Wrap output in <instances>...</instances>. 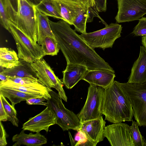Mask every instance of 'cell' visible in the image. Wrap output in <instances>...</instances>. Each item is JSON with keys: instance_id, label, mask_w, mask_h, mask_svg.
Masks as SVG:
<instances>
[{"instance_id": "obj_1", "label": "cell", "mask_w": 146, "mask_h": 146, "mask_svg": "<svg viewBox=\"0 0 146 146\" xmlns=\"http://www.w3.org/2000/svg\"><path fill=\"white\" fill-rule=\"evenodd\" d=\"M54 37L67 63L80 64L88 70H104L115 73L113 68L88 45L66 21L49 19Z\"/></svg>"}, {"instance_id": "obj_2", "label": "cell", "mask_w": 146, "mask_h": 146, "mask_svg": "<svg viewBox=\"0 0 146 146\" xmlns=\"http://www.w3.org/2000/svg\"><path fill=\"white\" fill-rule=\"evenodd\" d=\"M101 112L105 120L113 123L133 121L132 105L119 82L114 81L105 88Z\"/></svg>"}, {"instance_id": "obj_3", "label": "cell", "mask_w": 146, "mask_h": 146, "mask_svg": "<svg viewBox=\"0 0 146 146\" xmlns=\"http://www.w3.org/2000/svg\"><path fill=\"white\" fill-rule=\"evenodd\" d=\"M119 84L132 105L139 126L146 127V82L141 84L119 82Z\"/></svg>"}, {"instance_id": "obj_4", "label": "cell", "mask_w": 146, "mask_h": 146, "mask_svg": "<svg viewBox=\"0 0 146 146\" xmlns=\"http://www.w3.org/2000/svg\"><path fill=\"white\" fill-rule=\"evenodd\" d=\"M8 30L14 38L19 59L31 63L45 56L41 45L33 43L29 39L10 21Z\"/></svg>"}, {"instance_id": "obj_5", "label": "cell", "mask_w": 146, "mask_h": 146, "mask_svg": "<svg viewBox=\"0 0 146 146\" xmlns=\"http://www.w3.org/2000/svg\"><path fill=\"white\" fill-rule=\"evenodd\" d=\"M51 98L47 100V106L54 113L57 118V123L63 131L72 129L77 131L81 122L73 111L66 109L58 94L51 89L49 90Z\"/></svg>"}, {"instance_id": "obj_6", "label": "cell", "mask_w": 146, "mask_h": 146, "mask_svg": "<svg viewBox=\"0 0 146 146\" xmlns=\"http://www.w3.org/2000/svg\"><path fill=\"white\" fill-rule=\"evenodd\" d=\"M121 25L111 23L101 29L93 32L81 34L83 39L90 47L102 48H112L115 40L121 37Z\"/></svg>"}, {"instance_id": "obj_7", "label": "cell", "mask_w": 146, "mask_h": 146, "mask_svg": "<svg viewBox=\"0 0 146 146\" xmlns=\"http://www.w3.org/2000/svg\"><path fill=\"white\" fill-rule=\"evenodd\" d=\"M34 6L27 0H18L17 15L13 24L36 44L37 40Z\"/></svg>"}, {"instance_id": "obj_8", "label": "cell", "mask_w": 146, "mask_h": 146, "mask_svg": "<svg viewBox=\"0 0 146 146\" xmlns=\"http://www.w3.org/2000/svg\"><path fill=\"white\" fill-rule=\"evenodd\" d=\"M104 91L105 88L101 86L90 84L85 104L77 115L81 123L102 116L101 109Z\"/></svg>"}, {"instance_id": "obj_9", "label": "cell", "mask_w": 146, "mask_h": 146, "mask_svg": "<svg viewBox=\"0 0 146 146\" xmlns=\"http://www.w3.org/2000/svg\"><path fill=\"white\" fill-rule=\"evenodd\" d=\"M31 64L36 72L37 78L42 84L49 88L55 89L61 98L67 102V98L63 88L62 82L46 61L42 58Z\"/></svg>"}, {"instance_id": "obj_10", "label": "cell", "mask_w": 146, "mask_h": 146, "mask_svg": "<svg viewBox=\"0 0 146 146\" xmlns=\"http://www.w3.org/2000/svg\"><path fill=\"white\" fill-rule=\"evenodd\" d=\"M117 23L139 20L146 14V0H117Z\"/></svg>"}, {"instance_id": "obj_11", "label": "cell", "mask_w": 146, "mask_h": 146, "mask_svg": "<svg viewBox=\"0 0 146 146\" xmlns=\"http://www.w3.org/2000/svg\"><path fill=\"white\" fill-rule=\"evenodd\" d=\"M104 136L112 146H135L130 126L126 123H115L107 125Z\"/></svg>"}, {"instance_id": "obj_12", "label": "cell", "mask_w": 146, "mask_h": 146, "mask_svg": "<svg viewBox=\"0 0 146 146\" xmlns=\"http://www.w3.org/2000/svg\"><path fill=\"white\" fill-rule=\"evenodd\" d=\"M57 120L54 112L46 106L40 113L24 123L22 129L36 133L44 130L47 133L50 126L56 124Z\"/></svg>"}, {"instance_id": "obj_13", "label": "cell", "mask_w": 146, "mask_h": 146, "mask_svg": "<svg viewBox=\"0 0 146 146\" xmlns=\"http://www.w3.org/2000/svg\"><path fill=\"white\" fill-rule=\"evenodd\" d=\"M106 123L102 116L97 119L81 123L80 126L77 131L80 130L83 133L88 139L96 146L105 137L104 131Z\"/></svg>"}, {"instance_id": "obj_14", "label": "cell", "mask_w": 146, "mask_h": 146, "mask_svg": "<svg viewBox=\"0 0 146 146\" xmlns=\"http://www.w3.org/2000/svg\"><path fill=\"white\" fill-rule=\"evenodd\" d=\"M63 20L73 25L77 15L87 8L83 3L76 0H53Z\"/></svg>"}, {"instance_id": "obj_15", "label": "cell", "mask_w": 146, "mask_h": 146, "mask_svg": "<svg viewBox=\"0 0 146 146\" xmlns=\"http://www.w3.org/2000/svg\"><path fill=\"white\" fill-rule=\"evenodd\" d=\"M0 86L19 91L34 95L37 98H43L46 100L51 98L50 90L43 84L35 85L23 86L7 80L0 82Z\"/></svg>"}, {"instance_id": "obj_16", "label": "cell", "mask_w": 146, "mask_h": 146, "mask_svg": "<svg viewBox=\"0 0 146 146\" xmlns=\"http://www.w3.org/2000/svg\"><path fill=\"white\" fill-rule=\"evenodd\" d=\"M87 67L83 65L67 63L63 71V84L68 89L72 88L82 78L87 71Z\"/></svg>"}, {"instance_id": "obj_17", "label": "cell", "mask_w": 146, "mask_h": 146, "mask_svg": "<svg viewBox=\"0 0 146 146\" xmlns=\"http://www.w3.org/2000/svg\"><path fill=\"white\" fill-rule=\"evenodd\" d=\"M146 82V48L140 46L139 57L134 62L127 82L141 84Z\"/></svg>"}, {"instance_id": "obj_18", "label": "cell", "mask_w": 146, "mask_h": 146, "mask_svg": "<svg viewBox=\"0 0 146 146\" xmlns=\"http://www.w3.org/2000/svg\"><path fill=\"white\" fill-rule=\"evenodd\" d=\"M115 73L104 70H88L83 80L90 84L101 86L105 88L114 81Z\"/></svg>"}, {"instance_id": "obj_19", "label": "cell", "mask_w": 146, "mask_h": 146, "mask_svg": "<svg viewBox=\"0 0 146 146\" xmlns=\"http://www.w3.org/2000/svg\"><path fill=\"white\" fill-rule=\"evenodd\" d=\"M35 20L36 24L37 42L41 44L44 39L47 36L54 38L51 30L48 16L40 12L34 6Z\"/></svg>"}, {"instance_id": "obj_20", "label": "cell", "mask_w": 146, "mask_h": 146, "mask_svg": "<svg viewBox=\"0 0 146 146\" xmlns=\"http://www.w3.org/2000/svg\"><path fill=\"white\" fill-rule=\"evenodd\" d=\"M25 130L23 129L19 134L14 135L12 140L15 142L13 146H20L24 145L28 146H41L47 143V140L45 137L40 132L29 134L25 133Z\"/></svg>"}, {"instance_id": "obj_21", "label": "cell", "mask_w": 146, "mask_h": 146, "mask_svg": "<svg viewBox=\"0 0 146 146\" xmlns=\"http://www.w3.org/2000/svg\"><path fill=\"white\" fill-rule=\"evenodd\" d=\"M19 61L18 65L11 68H5L1 72L9 77L38 79L36 72L30 63L21 59Z\"/></svg>"}, {"instance_id": "obj_22", "label": "cell", "mask_w": 146, "mask_h": 146, "mask_svg": "<svg viewBox=\"0 0 146 146\" xmlns=\"http://www.w3.org/2000/svg\"><path fill=\"white\" fill-rule=\"evenodd\" d=\"M20 62L18 54L14 50L7 47L0 48V66L5 68H13Z\"/></svg>"}, {"instance_id": "obj_23", "label": "cell", "mask_w": 146, "mask_h": 146, "mask_svg": "<svg viewBox=\"0 0 146 146\" xmlns=\"http://www.w3.org/2000/svg\"><path fill=\"white\" fill-rule=\"evenodd\" d=\"M0 94L7 98L14 107L16 104L22 101H27L28 99L36 97L30 94L2 86H0Z\"/></svg>"}, {"instance_id": "obj_24", "label": "cell", "mask_w": 146, "mask_h": 146, "mask_svg": "<svg viewBox=\"0 0 146 146\" xmlns=\"http://www.w3.org/2000/svg\"><path fill=\"white\" fill-rule=\"evenodd\" d=\"M17 12L13 8L10 0H0V21L3 24L9 21L15 22Z\"/></svg>"}, {"instance_id": "obj_25", "label": "cell", "mask_w": 146, "mask_h": 146, "mask_svg": "<svg viewBox=\"0 0 146 146\" xmlns=\"http://www.w3.org/2000/svg\"><path fill=\"white\" fill-rule=\"evenodd\" d=\"M35 6L40 12L48 16L63 20L53 0H43Z\"/></svg>"}, {"instance_id": "obj_26", "label": "cell", "mask_w": 146, "mask_h": 146, "mask_svg": "<svg viewBox=\"0 0 146 146\" xmlns=\"http://www.w3.org/2000/svg\"><path fill=\"white\" fill-rule=\"evenodd\" d=\"M41 45L45 56L56 55L60 50L57 41L55 38L52 37H46L42 42Z\"/></svg>"}, {"instance_id": "obj_27", "label": "cell", "mask_w": 146, "mask_h": 146, "mask_svg": "<svg viewBox=\"0 0 146 146\" xmlns=\"http://www.w3.org/2000/svg\"><path fill=\"white\" fill-rule=\"evenodd\" d=\"M0 100L1 101L6 112L7 120L10 121L13 125L18 127L19 119L17 117V111L14 107L11 105L5 97L1 94Z\"/></svg>"}, {"instance_id": "obj_28", "label": "cell", "mask_w": 146, "mask_h": 146, "mask_svg": "<svg viewBox=\"0 0 146 146\" xmlns=\"http://www.w3.org/2000/svg\"><path fill=\"white\" fill-rule=\"evenodd\" d=\"M88 15V8L80 12L76 16L73 24L74 30L82 34L86 33V24Z\"/></svg>"}, {"instance_id": "obj_29", "label": "cell", "mask_w": 146, "mask_h": 146, "mask_svg": "<svg viewBox=\"0 0 146 146\" xmlns=\"http://www.w3.org/2000/svg\"><path fill=\"white\" fill-rule=\"evenodd\" d=\"M139 125L135 121H132L130 126L131 131L135 146H146V141L141 135L139 129Z\"/></svg>"}, {"instance_id": "obj_30", "label": "cell", "mask_w": 146, "mask_h": 146, "mask_svg": "<svg viewBox=\"0 0 146 146\" xmlns=\"http://www.w3.org/2000/svg\"><path fill=\"white\" fill-rule=\"evenodd\" d=\"M8 80L23 86L35 85L42 84L38 79H34L28 77H9Z\"/></svg>"}, {"instance_id": "obj_31", "label": "cell", "mask_w": 146, "mask_h": 146, "mask_svg": "<svg viewBox=\"0 0 146 146\" xmlns=\"http://www.w3.org/2000/svg\"><path fill=\"white\" fill-rule=\"evenodd\" d=\"M75 135L73 146H94V144L87 139L85 134L80 130Z\"/></svg>"}, {"instance_id": "obj_32", "label": "cell", "mask_w": 146, "mask_h": 146, "mask_svg": "<svg viewBox=\"0 0 146 146\" xmlns=\"http://www.w3.org/2000/svg\"><path fill=\"white\" fill-rule=\"evenodd\" d=\"M139 20L132 33L136 36H146V17H142Z\"/></svg>"}, {"instance_id": "obj_33", "label": "cell", "mask_w": 146, "mask_h": 146, "mask_svg": "<svg viewBox=\"0 0 146 146\" xmlns=\"http://www.w3.org/2000/svg\"><path fill=\"white\" fill-rule=\"evenodd\" d=\"M88 8V15L87 20V23H90L92 22L94 18L97 17L100 19L102 22L104 24L105 26L108 25L104 21V20L100 16L99 12L98 11L96 6L94 5L91 6Z\"/></svg>"}, {"instance_id": "obj_34", "label": "cell", "mask_w": 146, "mask_h": 146, "mask_svg": "<svg viewBox=\"0 0 146 146\" xmlns=\"http://www.w3.org/2000/svg\"><path fill=\"white\" fill-rule=\"evenodd\" d=\"M46 100L43 98L36 97L28 99L26 101L27 104L29 105L36 104L47 106V102H43Z\"/></svg>"}, {"instance_id": "obj_35", "label": "cell", "mask_w": 146, "mask_h": 146, "mask_svg": "<svg viewBox=\"0 0 146 146\" xmlns=\"http://www.w3.org/2000/svg\"><path fill=\"white\" fill-rule=\"evenodd\" d=\"M0 146H5L7 144L6 140V133L1 121L0 122Z\"/></svg>"}, {"instance_id": "obj_36", "label": "cell", "mask_w": 146, "mask_h": 146, "mask_svg": "<svg viewBox=\"0 0 146 146\" xmlns=\"http://www.w3.org/2000/svg\"><path fill=\"white\" fill-rule=\"evenodd\" d=\"M95 5L99 12H105L107 9V0H94Z\"/></svg>"}, {"instance_id": "obj_37", "label": "cell", "mask_w": 146, "mask_h": 146, "mask_svg": "<svg viewBox=\"0 0 146 146\" xmlns=\"http://www.w3.org/2000/svg\"><path fill=\"white\" fill-rule=\"evenodd\" d=\"M7 120L6 112L1 101L0 100V121H5Z\"/></svg>"}, {"instance_id": "obj_38", "label": "cell", "mask_w": 146, "mask_h": 146, "mask_svg": "<svg viewBox=\"0 0 146 146\" xmlns=\"http://www.w3.org/2000/svg\"><path fill=\"white\" fill-rule=\"evenodd\" d=\"M15 10L17 12L18 7V0H10Z\"/></svg>"}, {"instance_id": "obj_39", "label": "cell", "mask_w": 146, "mask_h": 146, "mask_svg": "<svg viewBox=\"0 0 146 146\" xmlns=\"http://www.w3.org/2000/svg\"><path fill=\"white\" fill-rule=\"evenodd\" d=\"M31 4L35 5L36 6L38 5L43 0H27Z\"/></svg>"}, {"instance_id": "obj_40", "label": "cell", "mask_w": 146, "mask_h": 146, "mask_svg": "<svg viewBox=\"0 0 146 146\" xmlns=\"http://www.w3.org/2000/svg\"><path fill=\"white\" fill-rule=\"evenodd\" d=\"M9 76L5 75L1 72L0 73V81H4L8 79Z\"/></svg>"}, {"instance_id": "obj_41", "label": "cell", "mask_w": 146, "mask_h": 146, "mask_svg": "<svg viewBox=\"0 0 146 146\" xmlns=\"http://www.w3.org/2000/svg\"><path fill=\"white\" fill-rule=\"evenodd\" d=\"M141 41L143 46L146 48V36H144L142 37Z\"/></svg>"}, {"instance_id": "obj_42", "label": "cell", "mask_w": 146, "mask_h": 146, "mask_svg": "<svg viewBox=\"0 0 146 146\" xmlns=\"http://www.w3.org/2000/svg\"><path fill=\"white\" fill-rule=\"evenodd\" d=\"M88 6H93L95 5V2L94 0H87Z\"/></svg>"}, {"instance_id": "obj_43", "label": "cell", "mask_w": 146, "mask_h": 146, "mask_svg": "<svg viewBox=\"0 0 146 146\" xmlns=\"http://www.w3.org/2000/svg\"><path fill=\"white\" fill-rule=\"evenodd\" d=\"M77 0V1H78L79 2H81V3H83H83H82V1L81 0Z\"/></svg>"}, {"instance_id": "obj_44", "label": "cell", "mask_w": 146, "mask_h": 146, "mask_svg": "<svg viewBox=\"0 0 146 146\" xmlns=\"http://www.w3.org/2000/svg\"></svg>"}]
</instances>
